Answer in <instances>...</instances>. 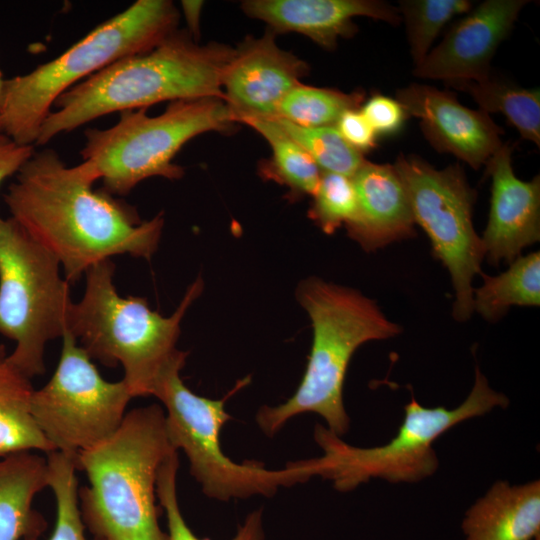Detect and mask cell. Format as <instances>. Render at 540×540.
I'll return each mask as SVG.
<instances>
[{"instance_id":"obj_1","label":"cell","mask_w":540,"mask_h":540,"mask_svg":"<svg viewBox=\"0 0 540 540\" xmlns=\"http://www.w3.org/2000/svg\"><path fill=\"white\" fill-rule=\"evenodd\" d=\"M97 166H67L53 149L34 151L4 194L11 218L60 263L65 279L79 280L114 255L149 260L164 226L163 213L142 220L136 208L103 188Z\"/></svg>"},{"instance_id":"obj_2","label":"cell","mask_w":540,"mask_h":540,"mask_svg":"<svg viewBox=\"0 0 540 540\" xmlns=\"http://www.w3.org/2000/svg\"><path fill=\"white\" fill-rule=\"evenodd\" d=\"M235 49L200 45L176 30L151 50L124 57L74 85L54 102L35 147L113 112L148 108L163 101L217 97Z\"/></svg>"},{"instance_id":"obj_3","label":"cell","mask_w":540,"mask_h":540,"mask_svg":"<svg viewBox=\"0 0 540 540\" xmlns=\"http://www.w3.org/2000/svg\"><path fill=\"white\" fill-rule=\"evenodd\" d=\"M175 451L165 411L152 404L126 413L109 438L79 453L76 468L89 482L79 488V508L94 539L168 540L158 522L156 483Z\"/></svg>"},{"instance_id":"obj_4","label":"cell","mask_w":540,"mask_h":540,"mask_svg":"<svg viewBox=\"0 0 540 540\" xmlns=\"http://www.w3.org/2000/svg\"><path fill=\"white\" fill-rule=\"evenodd\" d=\"M296 297L313 329L306 370L293 396L280 405L261 407L256 421L263 433L273 436L290 418L313 412L324 418L330 431L342 436L350 423L343 386L354 352L366 342L398 335L401 328L360 292L317 277L304 279Z\"/></svg>"},{"instance_id":"obj_5","label":"cell","mask_w":540,"mask_h":540,"mask_svg":"<svg viewBox=\"0 0 540 540\" xmlns=\"http://www.w3.org/2000/svg\"><path fill=\"white\" fill-rule=\"evenodd\" d=\"M114 272L111 259L85 272L84 295L70 307L67 330L91 359L108 367L122 366V380L133 398L153 395L162 374L188 355L176 348L180 324L204 283L198 277L175 312L164 317L153 311L145 298L121 297L113 283Z\"/></svg>"},{"instance_id":"obj_6","label":"cell","mask_w":540,"mask_h":540,"mask_svg":"<svg viewBox=\"0 0 540 540\" xmlns=\"http://www.w3.org/2000/svg\"><path fill=\"white\" fill-rule=\"evenodd\" d=\"M179 12L169 0H137L105 20L58 57L6 78L0 108L2 131L33 145L57 98L124 57L147 52L177 30Z\"/></svg>"},{"instance_id":"obj_7","label":"cell","mask_w":540,"mask_h":540,"mask_svg":"<svg viewBox=\"0 0 540 540\" xmlns=\"http://www.w3.org/2000/svg\"><path fill=\"white\" fill-rule=\"evenodd\" d=\"M235 124L221 98L177 100L157 116L147 108L125 110L109 128L86 129L80 153L97 166L103 189L122 197L150 177L180 179L184 169L173 160L183 145L202 133L230 132Z\"/></svg>"},{"instance_id":"obj_8","label":"cell","mask_w":540,"mask_h":540,"mask_svg":"<svg viewBox=\"0 0 540 540\" xmlns=\"http://www.w3.org/2000/svg\"><path fill=\"white\" fill-rule=\"evenodd\" d=\"M507 404V397L493 390L476 367L473 388L461 405L455 409L428 408L411 399L404 408V420L396 436L382 446L355 447L328 428L317 425L314 439L323 455L306 460L310 475L331 480L339 491L352 490L371 478L390 482L424 479L438 467L432 445L439 436L462 421Z\"/></svg>"},{"instance_id":"obj_9","label":"cell","mask_w":540,"mask_h":540,"mask_svg":"<svg viewBox=\"0 0 540 540\" xmlns=\"http://www.w3.org/2000/svg\"><path fill=\"white\" fill-rule=\"evenodd\" d=\"M186 359L173 363L160 377L153 391L165 407L169 441L188 458L190 473L203 493L213 499L228 501L253 495H274L280 486L288 487L309 478L303 461L288 463L284 469L268 470L255 461L236 463L220 446V432L231 419L225 402L245 386L250 377L237 382L223 398L214 400L193 393L180 377Z\"/></svg>"},{"instance_id":"obj_10","label":"cell","mask_w":540,"mask_h":540,"mask_svg":"<svg viewBox=\"0 0 540 540\" xmlns=\"http://www.w3.org/2000/svg\"><path fill=\"white\" fill-rule=\"evenodd\" d=\"M59 261L11 217L0 216V334L15 342L11 363L45 373L46 344L62 337L72 300Z\"/></svg>"},{"instance_id":"obj_11","label":"cell","mask_w":540,"mask_h":540,"mask_svg":"<svg viewBox=\"0 0 540 540\" xmlns=\"http://www.w3.org/2000/svg\"><path fill=\"white\" fill-rule=\"evenodd\" d=\"M393 167L414 222L426 232L434 257L450 273L455 291L453 317L466 321L474 311L472 281L481 273L484 258L472 221L476 192L458 164L437 170L420 157L401 154Z\"/></svg>"},{"instance_id":"obj_12","label":"cell","mask_w":540,"mask_h":540,"mask_svg":"<svg viewBox=\"0 0 540 540\" xmlns=\"http://www.w3.org/2000/svg\"><path fill=\"white\" fill-rule=\"evenodd\" d=\"M133 398L123 380H105L72 333L62 336L56 370L34 390L32 417L55 451L77 461L81 451L109 438L121 425Z\"/></svg>"},{"instance_id":"obj_13","label":"cell","mask_w":540,"mask_h":540,"mask_svg":"<svg viewBox=\"0 0 540 540\" xmlns=\"http://www.w3.org/2000/svg\"><path fill=\"white\" fill-rule=\"evenodd\" d=\"M527 0H486L455 23L441 43L414 68L419 78L450 86L490 77V63Z\"/></svg>"},{"instance_id":"obj_14","label":"cell","mask_w":540,"mask_h":540,"mask_svg":"<svg viewBox=\"0 0 540 540\" xmlns=\"http://www.w3.org/2000/svg\"><path fill=\"white\" fill-rule=\"evenodd\" d=\"M309 71L303 60L277 46L274 32L248 37L235 49L222 77L224 101L234 119H273L283 98Z\"/></svg>"},{"instance_id":"obj_15","label":"cell","mask_w":540,"mask_h":540,"mask_svg":"<svg viewBox=\"0 0 540 540\" xmlns=\"http://www.w3.org/2000/svg\"><path fill=\"white\" fill-rule=\"evenodd\" d=\"M407 116L420 119L422 132L441 153H450L478 169L502 146L503 130L490 116L459 103L449 91L411 84L396 93Z\"/></svg>"},{"instance_id":"obj_16","label":"cell","mask_w":540,"mask_h":540,"mask_svg":"<svg viewBox=\"0 0 540 540\" xmlns=\"http://www.w3.org/2000/svg\"><path fill=\"white\" fill-rule=\"evenodd\" d=\"M513 147L502 146L487 161L491 201L481 238L484 257L492 265L513 262L522 250L540 239V178L523 181L512 167Z\"/></svg>"},{"instance_id":"obj_17","label":"cell","mask_w":540,"mask_h":540,"mask_svg":"<svg viewBox=\"0 0 540 540\" xmlns=\"http://www.w3.org/2000/svg\"><path fill=\"white\" fill-rule=\"evenodd\" d=\"M244 12L266 22L273 32H297L325 49H333L340 37L357 31L353 18L371 17L399 24L394 6L376 0H248Z\"/></svg>"},{"instance_id":"obj_18","label":"cell","mask_w":540,"mask_h":540,"mask_svg":"<svg viewBox=\"0 0 540 540\" xmlns=\"http://www.w3.org/2000/svg\"><path fill=\"white\" fill-rule=\"evenodd\" d=\"M352 181L357 208L345 227L365 251L416 235L409 201L393 165L366 160Z\"/></svg>"},{"instance_id":"obj_19","label":"cell","mask_w":540,"mask_h":540,"mask_svg":"<svg viewBox=\"0 0 540 540\" xmlns=\"http://www.w3.org/2000/svg\"><path fill=\"white\" fill-rule=\"evenodd\" d=\"M462 530L466 540H539V480L498 481L466 512Z\"/></svg>"},{"instance_id":"obj_20","label":"cell","mask_w":540,"mask_h":540,"mask_svg":"<svg viewBox=\"0 0 540 540\" xmlns=\"http://www.w3.org/2000/svg\"><path fill=\"white\" fill-rule=\"evenodd\" d=\"M46 487L45 457L33 451L0 457V540H37L41 536L47 522L32 502Z\"/></svg>"},{"instance_id":"obj_21","label":"cell","mask_w":540,"mask_h":540,"mask_svg":"<svg viewBox=\"0 0 540 540\" xmlns=\"http://www.w3.org/2000/svg\"><path fill=\"white\" fill-rule=\"evenodd\" d=\"M33 391L30 379L11 363L0 344V457L22 451H55L32 417Z\"/></svg>"},{"instance_id":"obj_22","label":"cell","mask_w":540,"mask_h":540,"mask_svg":"<svg viewBox=\"0 0 540 540\" xmlns=\"http://www.w3.org/2000/svg\"><path fill=\"white\" fill-rule=\"evenodd\" d=\"M483 285L473 291V307L485 319L496 321L510 306H539L540 253L517 257L497 276L480 273Z\"/></svg>"},{"instance_id":"obj_23","label":"cell","mask_w":540,"mask_h":540,"mask_svg":"<svg viewBox=\"0 0 540 540\" xmlns=\"http://www.w3.org/2000/svg\"><path fill=\"white\" fill-rule=\"evenodd\" d=\"M240 123L255 129L271 147L272 159L263 168V175L287 186L293 199L315 193L321 170L274 119L245 118Z\"/></svg>"},{"instance_id":"obj_24","label":"cell","mask_w":540,"mask_h":540,"mask_svg":"<svg viewBox=\"0 0 540 540\" xmlns=\"http://www.w3.org/2000/svg\"><path fill=\"white\" fill-rule=\"evenodd\" d=\"M471 95L480 110L503 114L522 138L540 146V92L506 81L487 78L481 82L452 85Z\"/></svg>"},{"instance_id":"obj_25","label":"cell","mask_w":540,"mask_h":540,"mask_svg":"<svg viewBox=\"0 0 540 540\" xmlns=\"http://www.w3.org/2000/svg\"><path fill=\"white\" fill-rule=\"evenodd\" d=\"M363 100V92L344 93L300 83L280 102L275 118L302 127L335 126L345 111L358 109Z\"/></svg>"},{"instance_id":"obj_26","label":"cell","mask_w":540,"mask_h":540,"mask_svg":"<svg viewBox=\"0 0 540 540\" xmlns=\"http://www.w3.org/2000/svg\"><path fill=\"white\" fill-rule=\"evenodd\" d=\"M274 120L310 155L321 172L352 178L366 161L335 126L302 127L280 118Z\"/></svg>"},{"instance_id":"obj_27","label":"cell","mask_w":540,"mask_h":540,"mask_svg":"<svg viewBox=\"0 0 540 540\" xmlns=\"http://www.w3.org/2000/svg\"><path fill=\"white\" fill-rule=\"evenodd\" d=\"M468 0H402L399 12L405 21L410 53L415 65L429 53L442 28L456 15L470 11Z\"/></svg>"},{"instance_id":"obj_28","label":"cell","mask_w":540,"mask_h":540,"mask_svg":"<svg viewBox=\"0 0 540 540\" xmlns=\"http://www.w3.org/2000/svg\"><path fill=\"white\" fill-rule=\"evenodd\" d=\"M48 487L56 500V523L49 540H89L84 533L75 461L67 455L53 451L47 454ZM97 540V539H93Z\"/></svg>"},{"instance_id":"obj_29","label":"cell","mask_w":540,"mask_h":540,"mask_svg":"<svg viewBox=\"0 0 540 540\" xmlns=\"http://www.w3.org/2000/svg\"><path fill=\"white\" fill-rule=\"evenodd\" d=\"M179 468L177 451L162 463L157 476L156 494L168 523V540H202L186 524L177 498L176 476ZM231 540H265L262 510L252 511Z\"/></svg>"},{"instance_id":"obj_30","label":"cell","mask_w":540,"mask_h":540,"mask_svg":"<svg viewBox=\"0 0 540 540\" xmlns=\"http://www.w3.org/2000/svg\"><path fill=\"white\" fill-rule=\"evenodd\" d=\"M308 215L326 234H333L355 215L357 198L352 178L322 172Z\"/></svg>"},{"instance_id":"obj_31","label":"cell","mask_w":540,"mask_h":540,"mask_svg":"<svg viewBox=\"0 0 540 540\" xmlns=\"http://www.w3.org/2000/svg\"><path fill=\"white\" fill-rule=\"evenodd\" d=\"M360 112L376 135H391L398 132L407 117L397 100L378 93L364 103Z\"/></svg>"},{"instance_id":"obj_32","label":"cell","mask_w":540,"mask_h":540,"mask_svg":"<svg viewBox=\"0 0 540 540\" xmlns=\"http://www.w3.org/2000/svg\"><path fill=\"white\" fill-rule=\"evenodd\" d=\"M335 127L344 140L362 154L376 146V133L358 109L345 111Z\"/></svg>"},{"instance_id":"obj_33","label":"cell","mask_w":540,"mask_h":540,"mask_svg":"<svg viewBox=\"0 0 540 540\" xmlns=\"http://www.w3.org/2000/svg\"><path fill=\"white\" fill-rule=\"evenodd\" d=\"M34 151L35 146L19 144L5 133H0V185L16 175Z\"/></svg>"},{"instance_id":"obj_34","label":"cell","mask_w":540,"mask_h":540,"mask_svg":"<svg viewBox=\"0 0 540 540\" xmlns=\"http://www.w3.org/2000/svg\"><path fill=\"white\" fill-rule=\"evenodd\" d=\"M203 5L202 1H190L183 0L181 1V6L183 13L188 25V32L196 40V36L199 34V18L201 7Z\"/></svg>"},{"instance_id":"obj_35","label":"cell","mask_w":540,"mask_h":540,"mask_svg":"<svg viewBox=\"0 0 540 540\" xmlns=\"http://www.w3.org/2000/svg\"><path fill=\"white\" fill-rule=\"evenodd\" d=\"M5 79L3 77V74L0 70V108H1V105H2V99H3V90H4V82H5Z\"/></svg>"},{"instance_id":"obj_36","label":"cell","mask_w":540,"mask_h":540,"mask_svg":"<svg viewBox=\"0 0 540 540\" xmlns=\"http://www.w3.org/2000/svg\"><path fill=\"white\" fill-rule=\"evenodd\" d=\"M0 133H3V131H2V124H1V120H0Z\"/></svg>"}]
</instances>
